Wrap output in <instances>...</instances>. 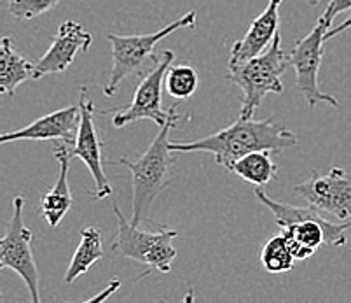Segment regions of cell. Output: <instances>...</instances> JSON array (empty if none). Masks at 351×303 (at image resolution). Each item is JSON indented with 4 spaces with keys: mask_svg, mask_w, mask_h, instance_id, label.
Returning <instances> with one entry per match:
<instances>
[{
    "mask_svg": "<svg viewBox=\"0 0 351 303\" xmlns=\"http://www.w3.org/2000/svg\"><path fill=\"white\" fill-rule=\"evenodd\" d=\"M196 11H189L182 14L178 20L171 21L170 25L152 32V34L140 35H116L108 34L107 39L112 47V70L105 86V95L112 97L119 90L121 82L130 76L140 74L154 56V49L159 43L180 28H193L196 25Z\"/></svg>",
    "mask_w": 351,
    "mask_h": 303,
    "instance_id": "5b68a950",
    "label": "cell"
},
{
    "mask_svg": "<svg viewBox=\"0 0 351 303\" xmlns=\"http://www.w3.org/2000/svg\"><path fill=\"white\" fill-rule=\"evenodd\" d=\"M54 158L58 164V177H56L53 190L47 191L40 200V216L46 219L49 228H56L72 207V193H70L69 188V170L72 155H70L69 146H56Z\"/></svg>",
    "mask_w": 351,
    "mask_h": 303,
    "instance_id": "9a60e30c",
    "label": "cell"
},
{
    "mask_svg": "<svg viewBox=\"0 0 351 303\" xmlns=\"http://www.w3.org/2000/svg\"><path fill=\"white\" fill-rule=\"evenodd\" d=\"M35 81V65L12 47L11 39L4 37L0 44V93L14 97L18 86Z\"/></svg>",
    "mask_w": 351,
    "mask_h": 303,
    "instance_id": "2e32d148",
    "label": "cell"
},
{
    "mask_svg": "<svg viewBox=\"0 0 351 303\" xmlns=\"http://www.w3.org/2000/svg\"><path fill=\"white\" fill-rule=\"evenodd\" d=\"M178 104H173L168 109L170 116L165 126H161L158 135L151 142L149 149L140 156L136 161L121 158L119 164L132 172L133 177V205H132V225L140 226L151 219L152 203L158 194L168 186L171 167L175 164V155L170 149V133L178 121Z\"/></svg>",
    "mask_w": 351,
    "mask_h": 303,
    "instance_id": "7a4b0ae2",
    "label": "cell"
},
{
    "mask_svg": "<svg viewBox=\"0 0 351 303\" xmlns=\"http://www.w3.org/2000/svg\"><path fill=\"white\" fill-rule=\"evenodd\" d=\"M199 86L197 70L191 65H171L166 72L165 90L177 100H189Z\"/></svg>",
    "mask_w": 351,
    "mask_h": 303,
    "instance_id": "ffe728a7",
    "label": "cell"
},
{
    "mask_svg": "<svg viewBox=\"0 0 351 303\" xmlns=\"http://www.w3.org/2000/svg\"><path fill=\"white\" fill-rule=\"evenodd\" d=\"M79 124H81L79 105H69L35 120L28 126L4 133L0 137V142L8 144L14 140H62L63 144L73 146L77 139Z\"/></svg>",
    "mask_w": 351,
    "mask_h": 303,
    "instance_id": "4fadbf2b",
    "label": "cell"
},
{
    "mask_svg": "<svg viewBox=\"0 0 351 303\" xmlns=\"http://www.w3.org/2000/svg\"><path fill=\"white\" fill-rule=\"evenodd\" d=\"M182 303H194V293H193V289H189V291H187V295L184 296V300H182Z\"/></svg>",
    "mask_w": 351,
    "mask_h": 303,
    "instance_id": "d4e9b609",
    "label": "cell"
},
{
    "mask_svg": "<svg viewBox=\"0 0 351 303\" xmlns=\"http://www.w3.org/2000/svg\"><path fill=\"white\" fill-rule=\"evenodd\" d=\"M5 2H11V0H5Z\"/></svg>",
    "mask_w": 351,
    "mask_h": 303,
    "instance_id": "4316f807",
    "label": "cell"
},
{
    "mask_svg": "<svg viewBox=\"0 0 351 303\" xmlns=\"http://www.w3.org/2000/svg\"><path fill=\"white\" fill-rule=\"evenodd\" d=\"M104 258V238H101L100 229L88 226L81 229V242H79L72 260H70L69 269L65 273V282L72 284L84 276L97 261Z\"/></svg>",
    "mask_w": 351,
    "mask_h": 303,
    "instance_id": "e0dca14e",
    "label": "cell"
},
{
    "mask_svg": "<svg viewBox=\"0 0 351 303\" xmlns=\"http://www.w3.org/2000/svg\"><path fill=\"white\" fill-rule=\"evenodd\" d=\"M293 258L290 251L289 240L283 234L274 235L264 244L263 253H261V263L264 270L269 273H285L293 269Z\"/></svg>",
    "mask_w": 351,
    "mask_h": 303,
    "instance_id": "d6986e66",
    "label": "cell"
},
{
    "mask_svg": "<svg viewBox=\"0 0 351 303\" xmlns=\"http://www.w3.org/2000/svg\"><path fill=\"white\" fill-rule=\"evenodd\" d=\"M232 174L245 183L263 188L269 184L278 174V165L271 158V151H255L239 158L232 167Z\"/></svg>",
    "mask_w": 351,
    "mask_h": 303,
    "instance_id": "ac0fdd59",
    "label": "cell"
},
{
    "mask_svg": "<svg viewBox=\"0 0 351 303\" xmlns=\"http://www.w3.org/2000/svg\"><path fill=\"white\" fill-rule=\"evenodd\" d=\"M158 303H165V302H158Z\"/></svg>",
    "mask_w": 351,
    "mask_h": 303,
    "instance_id": "83f0119b",
    "label": "cell"
},
{
    "mask_svg": "<svg viewBox=\"0 0 351 303\" xmlns=\"http://www.w3.org/2000/svg\"><path fill=\"white\" fill-rule=\"evenodd\" d=\"M283 0H267V5L248 27L247 34L236 41L231 47L229 67L245 63L255 56L263 55L273 44L274 37L280 32V8Z\"/></svg>",
    "mask_w": 351,
    "mask_h": 303,
    "instance_id": "5bb4252c",
    "label": "cell"
},
{
    "mask_svg": "<svg viewBox=\"0 0 351 303\" xmlns=\"http://www.w3.org/2000/svg\"><path fill=\"white\" fill-rule=\"evenodd\" d=\"M112 210L119 225L112 242V253L138 261L162 273L170 272L177 258V249L173 247V238L178 237L177 229L159 225L154 232H145L128 221L116 202L112 203Z\"/></svg>",
    "mask_w": 351,
    "mask_h": 303,
    "instance_id": "8992f818",
    "label": "cell"
},
{
    "mask_svg": "<svg viewBox=\"0 0 351 303\" xmlns=\"http://www.w3.org/2000/svg\"><path fill=\"white\" fill-rule=\"evenodd\" d=\"M348 9H351V0H330L327 8H325V12L322 14V18H324L327 23L332 25L334 18H336L337 14H341V12L348 11Z\"/></svg>",
    "mask_w": 351,
    "mask_h": 303,
    "instance_id": "7402d4cb",
    "label": "cell"
},
{
    "mask_svg": "<svg viewBox=\"0 0 351 303\" xmlns=\"http://www.w3.org/2000/svg\"><path fill=\"white\" fill-rule=\"evenodd\" d=\"M293 193L327 218L351 221V177L341 167H334L327 175L313 170L308 181L293 188Z\"/></svg>",
    "mask_w": 351,
    "mask_h": 303,
    "instance_id": "30bf717a",
    "label": "cell"
},
{
    "mask_svg": "<svg viewBox=\"0 0 351 303\" xmlns=\"http://www.w3.org/2000/svg\"><path fill=\"white\" fill-rule=\"evenodd\" d=\"M289 65V55L282 47V32H278L269 49L264 51L263 55L236 67H229L228 79L243 93L239 117L250 120L266 95L283 93L282 74Z\"/></svg>",
    "mask_w": 351,
    "mask_h": 303,
    "instance_id": "277c9868",
    "label": "cell"
},
{
    "mask_svg": "<svg viewBox=\"0 0 351 303\" xmlns=\"http://www.w3.org/2000/svg\"><path fill=\"white\" fill-rule=\"evenodd\" d=\"M348 28H351V14L348 16L346 20L343 21V23H339V25H337V27H332V28H328V32H327V34H325V41H330V39H334V37H336V35L343 34V32H346Z\"/></svg>",
    "mask_w": 351,
    "mask_h": 303,
    "instance_id": "cb8c5ba5",
    "label": "cell"
},
{
    "mask_svg": "<svg viewBox=\"0 0 351 303\" xmlns=\"http://www.w3.org/2000/svg\"><path fill=\"white\" fill-rule=\"evenodd\" d=\"M93 44V35L77 21H65L60 25L53 37L49 49L35 63V81L44 76L60 74L69 69L81 51H88Z\"/></svg>",
    "mask_w": 351,
    "mask_h": 303,
    "instance_id": "7c38bea8",
    "label": "cell"
},
{
    "mask_svg": "<svg viewBox=\"0 0 351 303\" xmlns=\"http://www.w3.org/2000/svg\"><path fill=\"white\" fill-rule=\"evenodd\" d=\"M304 2H308L309 5H318V4H320V0H304Z\"/></svg>",
    "mask_w": 351,
    "mask_h": 303,
    "instance_id": "484cf974",
    "label": "cell"
},
{
    "mask_svg": "<svg viewBox=\"0 0 351 303\" xmlns=\"http://www.w3.org/2000/svg\"><path fill=\"white\" fill-rule=\"evenodd\" d=\"M298 146V135L287 126L278 124L273 117L255 121L254 117L238 121L224 130L197 140L171 142L170 149L177 155L182 153H210L217 165L231 172L239 158L255 151H282Z\"/></svg>",
    "mask_w": 351,
    "mask_h": 303,
    "instance_id": "6da1fadb",
    "label": "cell"
},
{
    "mask_svg": "<svg viewBox=\"0 0 351 303\" xmlns=\"http://www.w3.org/2000/svg\"><path fill=\"white\" fill-rule=\"evenodd\" d=\"M23 210L25 199L21 194L14 197L11 221L5 229L4 238L0 242V269H11L21 277L30 295V303H43L39 269H37L34 251H32L34 234L25 225Z\"/></svg>",
    "mask_w": 351,
    "mask_h": 303,
    "instance_id": "52a82bcc",
    "label": "cell"
},
{
    "mask_svg": "<svg viewBox=\"0 0 351 303\" xmlns=\"http://www.w3.org/2000/svg\"><path fill=\"white\" fill-rule=\"evenodd\" d=\"M173 51H162L161 56L154 62L152 69L142 78L140 85L136 86L135 95L128 107L116 109L112 123L116 128H123L126 124L136 123L140 120H151L158 124L159 128L165 126L170 113L162 109V86L168 69L173 63Z\"/></svg>",
    "mask_w": 351,
    "mask_h": 303,
    "instance_id": "9c48e42d",
    "label": "cell"
},
{
    "mask_svg": "<svg viewBox=\"0 0 351 303\" xmlns=\"http://www.w3.org/2000/svg\"><path fill=\"white\" fill-rule=\"evenodd\" d=\"M255 197L273 212L276 225L282 228V234L289 242L301 244L311 251H317L322 244L332 247L346 245V229L351 228V221L341 223L330 219L309 205L295 207L278 202L261 188H255Z\"/></svg>",
    "mask_w": 351,
    "mask_h": 303,
    "instance_id": "3957f363",
    "label": "cell"
},
{
    "mask_svg": "<svg viewBox=\"0 0 351 303\" xmlns=\"http://www.w3.org/2000/svg\"><path fill=\"white\" fill-rule=\"evenodd\" d=\"M121 284H123V282H121L119 277H114V279L108 282V286L104 289V291H100L98 295H95L93 298L84 300V302H79V303H105L108 298H110V296L116 295L117 289L121 288Z\"/></svg>",
    "mask_w": 351,
    "mask_h": 303,
    "instance_id": "603a6c76",
    "label": "cell"
},
{
    "mask_svg": "<svg viewBox=\"0 0 351 303\" xmlns=\"http://www.w3.org/2000/svg\"><path fill=\"white\" fill-rule=\"evenodd\" d=\"M79 109H81V124L75 144L70 149L72 158H79L88 167L95 179L93 199L104 200L112 194V184L104 170V155H101V139L95 124V104L88 98V88L82 86L79 93Z\"/></svg>",
    "mask_w": 351,
    "mask_h": 303,
    "instance_id": "8fae6325",
    "label": "cell"
},
{
    "mask_svg": "<svg viewBox=\"0 0 351 303\" xmlns=\"http://www.w3.org/2000/svg\"><path fill=\"white\" fill-rule=\"evenodd\" d=\"M9 12L16 20H34L37 16L51 11L60 4V0H11Z\"/></svg>",
    "mask_w": 351,
    "mask_h": 303,
    "instance_id": "44dd1931",
    "label": "cell"
},
{
    "mask_svg": "<svg viewBox=\"0 0 351 303\" xmlns=\"http://www.w3.org/2000/svg\"><path fill=\"white\" fill-rule=\"evenodd\" d=\"M328 28H332V25L320 16V20L313 27V30L293 44L289 55L290 65L295 70L298 90L301 91L309 107H317L318 104H330L334 107L339 105L336 97L324 93L318 85V72H320L322 58H324L325 34Z\"/></svg>",
    "mask_w": 351,
    "mask_h": 303,
    "instance_id": "ba28073f",
    "label": "cell"
}]
</instances>
